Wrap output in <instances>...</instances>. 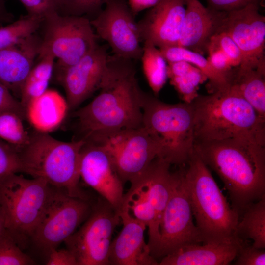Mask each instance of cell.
I'll use <instances>...</instances> for the list:
<instances>
[{
  "mask_svg": "<svg viewBox=\"0 0 265 265\" xmlns=\"http://www.w3.org/2000/svg\"><path fill=\"white\" fill-rule=\"evenodd\" d=\"M141 59L144 74L155 96L166 83L167 64L159 49L152 43L143 42Z\"/></svg>",
  "mask_w": 265,
  "mask_h": 265,
  "instance_id": "83f0119b",
  "label": "cell"
},
{
  "mask_svg": "<svg viewBox=\"0 0 265 265\" xmlns=\"http://www.w3.org/2000/svg\"><path fill=\"white\" fill-rule=\"evenodd\" d=\"M19 172L21 166L17 150L0 139V183Z\"/></svg>",
  "mask_w": 265,
  "mask_h": 265,
  "instance_id": "1f68e13d",
  "label": "cell"
},
{
  "mask_svg": "<svg viewBox=\"0 0 265 265\" xmlns=\"http://www.w3.org/2000/svg\"><path fill=\"white\" fill-rule=\"evenodd\" d=\"M195 143L231 139L265 145V119L229 88L198 96L191 103Z\"/></svg>",
  "mask_w": 265,
  "mask_h": 265,
  "instance_id": "3957f363",
  "label": "cell"
},
{
  "mask_svg": "<svg viewBox=\"0 0 265 265\" xmlns=\"http://www.w3.org/2000/svg\"><path fill=\"white\" fill-rule=\"evenodd\" d=\"M161 0H128V5L134 15L156 5Z\"/></svg>",
  "mask_w": 265,
  "mask_h": 265,
  "instance_id": "60d3db41",
  "label": "cell"
},
{
  "mask_svg": "<svg viewBox=\"0 0 265 265\" xmlns=\"http://www.w3.org/2000/svg\"><path fill=\"white\" fill-rule=\"evenodd\" d=\"M183 166V177L193 216L203 243L235 239L239 220L212 175L208 167L194 152Z\"/></svg>",
  "mask_w": 265,
  "mask_h": 265,
  "instance_id": "277c9868",
  "label": "cell"
},
{
  "mask_svg": "<svg viewBox=\"0 0 265 265\" xmlns=\"http://www.w3.org/2000/svg\"><path fill=\"white\" fill-rule=\"evenodd\" d=\"M35 262L24 253L6 230L0 236V265H29Z\"/></svg>",
  "mask_w": 265,
  "mask_h": 265,
  "instance_id": "4dcf8cb0",
  "label": "cell"
},
{
  "mask_svg": "<svg viewBox=\"0 0 265 265\" xmlns=\"http://www.w3.org/2000/svg\"><path fill=\"white\" fill-rule=\"evenodd\" d=\"M230 90L246 101L265 119V67L239 65L230 71Z\"/></svg>",
  "mask_w": 265,
  "mask_h": 265,
  "instance_id": "cb8c5ba5",
  "label": "cell"
},
{
  "mask_svg": "<svg viewBox=\"0 0 265 265\" xmlns=\"http://www.w3.org/2000/svg\"><path fill=\"white\" fill-rule=\"evenodd\" d=\"M85 142L80 138L62 141L36 131L30 133L27 143L18 151L21 172L63 188L71 196L89 200L79 185L80 152Z\"/></svg>",
  "mask_w": 265,
  "mask_h": 265,
  "instance_id": "5b68a950",
  "label": "cell"
},
{
  "mask_svg": "<svg viewBox=\"0 0 265 265\" xmlns=\"http://www.w3.org/2000/svg\"><path fill=\"white\" fill-rule=\"evenodd\" d=\"M51 186L39 178L27 179L18 173L0 183V207L6 230L17 242L30 237L46 205Z\"/></svg>",
  "mask_w": 265,
  "mask_h": 265,
  "instance_id": "ba28073f",
  "label": "cell"
},
{
  "mask_svg": "<svg viewBox=\"0 0 265 265\" xmlns=\"http://www.w3.org/2000/svg\"><path fill=\"white\" fill-rule=\"evenodd\" d=\"M207 6L215 10L229 12L241 8L250 4L261 6L263 0H206Z\"/></svg>",
  "mask_w": 265,
  "mask_h": 265,
  "instance_id": "74e56055",
  "label": "cell"
},
{
  "mask_svg": "<svg viewBox=\"0 0 265 265\" xmlns=\"http://www.w3.org/2000/svg\"><path fill=\"white\" fill-rule=\"evenodd\" d=\"M207 59L216 70L223 73L229 72L234 67L227 56L218 48L209 43L207 50Z\"/></svg>",
  "mask_w": 265,
  "mask_h": 265,
  "instance_id": "8d00e7d4",
  "label": "cell"
},
{
  "mask_svg": "<svg viewBox=\"0 0 265 265\" xmlns=\"http://www.w3.org/2000/svg\"><path fill=\"white\" fill-rule=\"evenodd\" d=\"M86 141L101 146L124 184L144 172L159 156V147L142 126L98 136Z\"/></svg>",
  "mask_w": 265,
  "mask_h": 265,
  "instance_id": "7c38bea8",
  "label": "cell"
},
{
  "mask_svg": "<svg viewBox=\"0 0 265 265\" xmlns=\"http://www.w3.org/2000/svg\"><path fill=\"white\" fill-rule=\"evenodd\" d=\"M227 13L205 7L198 0H187L177 45L203 55L212 37L220 32Z\"/></svg>",
  "mask_w": 265,
  "mask_h": 265,
  "instance_id": "d6986e66",
  "label": "cell"
},
{
  "mask_svg": "<svg viewBox=\"0 0 265 265\" xmlns=\"http://www.w3.org/2000/svg\"><path fill=\"white\" fill-rule=\"evenodd\" d=\"M187 0H161L137 22L142 42L159 49L178 45Z\"/></svg>",
  "mask_w": 265,
  "mask_h": 265,
  "instance_id": "ac0fdd59",
  "label": "cell"
},
{
  "mask_svg": "<svg viewBox=\"0 0 265 265\" xmlns=\"http://www.w3.org/2000/svg\"><path fill=\"white\" fill-rule=\"evenodd\" d=\"M44 19L28 15L0 27V50L15 45L34 34Z\"/></svg>",
  "mask_w": 265,
  "mask_h": 265,
  "instance_id": "f1b7e54d",
  "label": "cell"
},
{
  "mask_svg": "<svg viewBox=\"0 0 265 265\" xmlns=\"http://www.w3.org/2000/svg\"><path fill=\"white\" fill-rule=\"evenodd\" d=\"M243 241L237 238L224 242L186 245L162 258L159 265H229L235 259Z\"/></svg>",
  "mask_w": 265,
  "mask_h": 265,
  "instance_id": "7402d4cb",
  "label": "cell"
},
{
  "mask_svg": "<svg viewBox=\"0 0 265 265\" xmlns=\"http://www.w3.org/2000/svg\"><path fill=\"white\" fill-rule=\"evenodd\" d=\"M108 56L106 47L98 45L58 75V79L66 93L70 111H75L99 89L106 69Z\"/></svg>",
  "mask_w": 265,
  "mask_h": 265,
  "instance_id": "e0dca14e",
  "label": "cell"
},
{
  "mask_svg": "<svg viewBox=\"0 0 265 265\" xmlns=\"http://www.w3.org/2000/svg\"><path fill=\"white\" fill-rule=\"evenodd\" d=\"M235 259L234 265H265V251L243 240Z\"/></svg>",
  "mask_w": 265,
  "mask_h": 265,
  "instance_id": "836d02e7",
  "label": "cell"
},
{
  "mask_svg": "<svg viewBox=\"0 0 265 265\" xmlns=\"http://www.w3.org/2000/svg\"><path fill=\"white\" fill-rule=\"evenodd\" d=\"M8 15L4 0H0V21L6 19Z\"/></svg>",
  "mask_w": 265,
  "mask_h": 265,
  "instance_id": "7bdbcfd3",
  "label": "cell"
},
{
  "mask_svg": "<svg viewBox=\"0 0 265 265\" xmlns=\"http://www.w3.org/2000/svg\"><path fill=\"white\" fill-rule=\"evenodd\" d=\"M92 209L89 200L51 186L44 209L30 238L37 248L48 255L87 218Z\"/></svg>",
  "mask_w": 265,
  "mask_h": 265,
  "instance_id": "9c48e42d",
  "label": "cell"
},
{
  "mask_svg": "<svg viewBox=\"0 0 265 265\" xmlns=\"http://www.w3.org/2000/svg\"><path fill=\"white\" fill-rule=\"evenodd\" d=\"M106 0H76L68 9L74 15H79L97 9Z\"/></svg>",
  "mask_w": 265,
  "mask_h": 265,
  "instance_id": "ab89813d",
  "label": "cell"
},
{
  "mask_svg": "<svg viewBox=\"0 0 265 265\" xmlns=\"http://www.w3.org/2000/svg\"><path fill=\"white\" fill-rule=\"evenodd\" d=\"M167 77L180 97L191 103L198 96L199 85L207 80L198 68L184 61L168 63Z\"/></svg>",
  "mask_w": 265,
  "mask_h": 265,
  "instance_id": "484cf974",
  "label": "cell"
},
{
  "mask_svg": "<svg viewBox=\"0 0 265 265\" xmlns=\"http://www.w3.org/2000/svg\"><path fill=\"white\" fill-rule=\"evenodd\" d=\"M194 151L223 182L239 217L265 196V145L231 139L195 143Z\"/></svg>",
  "mask_w": 265,
  "mask_h": 265,
  "instance_id": "7a4b0ae2",
  "label": "cell"
},
{
  "mask_svg": "<svg viewBox=\"0 0 265 265\" xmlns=\"http://www.w3.org/2000/svg\"><path fill=\"white\" fill-rule=\"evenodd\" d=\"M44 21L45 31L40 50L50 52L57 59L58 75L98 45L90 20L85 17L62 16L54 11Z\"/></svg>",
  "mask_w": 265,
  "mask_h": 265,
  "instance_id": "30bf717a",
  "label": "cell"
},
{
  "mask_svg": "<svg viewBox=\"0 0 265 265\" xmlns=\"http://www.w3.org/2000/svg\"><path fill=\"white\" fill-rule=\"evenodd\" d=\"M209 43L220 49L230 60L234 67L241 63V52L233 39L225 32L220 31L213 35Z\"/></svg>",
  "mask_w": 265,
  "mask_h": 265,
  "instance_id": "d6a6232c",
  "label": "cell"
},
{
  "mask_svg": "<svg viewBox=\"0 0 265 265\" xmlns=\"http://www.w3.org/2000/svg\"><path fill=\"white\" fill-rule=\"evenodd\" d=\"M132 60L108 55L98 95L73 116L84 140L142 126L144 92L136 78Z\"/></svg>",
  "mask_w": 265,
  "mask_h": 265,
  "instance_id": "6da1fadb",
  "label": "cell"
},
{
  "mask_svg": "<svg viewBox=\"0 0 265 265\" xmlns=\"http://www.w3.org/2000/svg\"><path fill=\"white\" fill-rule=\"evenodd\" d=\"M123 228L111 241L109 253V265H158L150 247L145 241L146 225L142 222L119 212Z\"/></svg>",
  "mask_w": 265,
  "mask_h": 265,
  "instance_id": "ffe728a7",
  "label": "cell"
},
{
  "mask_svg": "<svg viewBox=\"0 0 265 265\" xmlns=\"http://www.w3.org/2000/svg\"><path fill=\"white\" fill-rule=\"evenodd\" d=\"M28 12V15L42 18L50 13L57 11L55 0H19Z\"/></svg>",
  "mask_w": 265,
  "mask_h": 265,
  "instance_id": "e575fe53",
  "label": "cell"
},
{
  "mask_svg": "<svg viewBox=\"0 0 265 265\" xmlns=\"http://www.w3.org/2000/svg\"><path fill=\"white\" fill-rule=\"evenodd\" d=\"M25 120L10 111L0 112V139L14 147L17 151L27 143L30 138L24 127Z\"/></svg>",
  "mask_w": 265,
  "mask_h": 265,
  "instance_id": "f546056e",
  "label": "cell"
},
{
  "mask_svg": "<svg viewBox=\"0 0 265 265\" xmlns=\"http://www.w3.org/2000/svg\"><path fill=\"white\" fill-rule=\"evenodd\" d=\"M192 216L184 180L183 166H181L177 171L172 193L162 214L159 242L151 253L153 257L162 258L182 247L203 243Z\"/></svg>",
  "mask_w": 265,
  "mask_h": 265,
  "instance_id": "4fadbf2b",
  "label": "cell"
},
{
  "mask_svg": "<svg viewBox=\"0 0 265 265\" xmlns=\"http://www.w3.org/2000/svg\"><path fill=\"white\" fill-rule=\"evenodd\" d=\"M25 111L26 120L35 131L49 133L61 125L70 110L66 98L57 91L48 89L32 99Z\"/></svg>",
  "mask_w": 265,
  "mask_h": 265,
  "instance_id": "603a6c76",
  "label": "cell"
},
{
  "mask_svg": "<svg viewBox=\"0 0 265 265\" xmlns=\"http://www.w3.org/2000/svg\"><path fill=\"white\" fill-rule=\"evenodd\" d=\"M105 8L90 20L97 37L106 41L113 54L131 60L140 59L142 42L137 23L123 0H106Z\"/></svg>",
  "mask_w": 265,
  "mask_h": 265,
  "instance_id": "5bb4252c",
  "label": "cell"
},
{
  "mask_svg": "<svg viewBox=\"0 0 265 265\" xmlns=\"http://www.w3.org/2000/svg\"><path fill=\"white\" fill-rule=\"evenodd\" d=\"M260 7L250 4L227 12L220 31L239 48L242 57L240 65L254 68L265 67V17L260 13Z\"/></svg>",
  "mask_w": 265,
  "mask_h": 265,
  "instance_id": "9a60e30c",
  "label": "cell"
},
{
  "mask_svg": "<svg viewBox=\"0 0 265 265\" xmlns=\"http://www.w3.org/2000/svg\"><path fill=\"white\" fill-rule=\"evenodd\" d=\"M41 41L34 34L0 50V82L20 98L22 86L38 55Z\"/></svg>",
  "mask_w": 265,
  "mask_h": 265,
  "instance_id": "44dd1931",
  "label": "cell"
},
{
  "mask_svg": "<svg viewBox=\"0 0 265 265\" xmlns=\"http://www.w3.org/2000/svg\"><path fill=\"white\" fill-rule=\"evenodd\" d=\"M76 0H55L58 8L62 7H66L68 8L76 1Z\"/></svg>",
  "mask_w": 265,
  "mask_h": 265,
  "instance_id": "b9f144b4",
  "label": "cell"
},
{
  "mask_svg": "<svg viewBox=\"0 0 265 265\" xmlns=\"http://www.w3.org/2000/svg\"><path fill=\"white\" fill-rule=\"evenodd\" d=\"M6 230L5 221L3 212L0 207V236Z\"/></svg>",
  "mask_w": 265,
  "mask_h": 265,
  "instance_id": "ee69618b",
  "label": "cell"
},
{
  "mask_svg": "<svg viewBox=\"0 0 265 265\" xmlns=\"http://www.w3.org/2000/svg\"><path fill=\"white\" fill-rule=\"evenodd\" d=\"M142 126L159 148L157 158L185 166L194 151V112L191 103L168 104L144 93Z\"/></svg>",
  "mask_w": 265,
  "mask_h": 265,
  "instance_id": "8992f818",
  "label": "cell"
},
{
  "mask_svg": "<svg viewBox=\"0 0 265 265\" xmlns=\"http://www.w3.org/2000/svg\"><path fill=\"white\" fill-rule=\"evenodd\" d=\"M81 227L65 241L79 265H108L112 236L121 220L119 211L102 198L92 206Z\"/></svg>",
  "mask_w": 265,
  "mask_h": 265,
  "instance_id": "8fae6325",
  "label": "cell"
},
{
  "mask_svg": "<svg viewBox=\"0 0 265 265\" xmlns=\"http://www.w3.org/2000/svg\"><path fill=\"white\" fill-rule=\"evenodd\" d=\"M47 265H79L73 254L67 248L52 251L46 262Z\"/></svg>",
  "mask_w": 265,
  "mask_h": 265,
  "instance_id": "f35d334b",
  "label": "cell"
},
{
  "mask_svg": "<svg viewBox=\"0 0 265 265\" xmlns=\"http://www.w3.org/2000/svg\"><path fill=\"white\" fill-rule=\"evenodd\" d=\"M85 141L80 152V178L119 211L124 195V183L105 150L96 143Z\"/></svg>",
  "mask_w": 265,
  "mask_h": 265,
  "instance_id": "2e32d148",
  "label": "cell"
},
{
  "mask_svg": "<svg viewBox=\"0 0 265 265\" xmlns=\"http://www.w3.org/2000/svg\"><path fill=\"white\" fill-rule=\"evenodd\" d=\"M6 111L14 112L26 120L25 110L20 100L0 82V112Z\"/></svg>",
  "mask_w": 265,
  "mask_h": 265,
  "instance_id": "d590c367",
  "label": "cell"
},
{
  "mask_svg": "<svg viewBox=\"0 0 265 265\" xmlns=\"http://www.w3.org/2000/svg\"><path fill=\"white\" fill-rule=\"evenodd\" d=\"M171 165L160 158H155L144 172L130 182L119 211L148 228L151 254L159 242V224L176 177L177 171L170 170Z\"/></svg>",
  "mask_w": 265,
  "mask_h": 265,
  "instance_id": "52a82bcc",
  "label": "cell"
},
{
  "mask_svg": "<svg viewBox=\"0 0 265 265\" xmlns=\"http://www.w3.org/2000/svg\"><path fill=\"white\" fill-rule=\"evenodd\" d=\"M241 215L236 227V237L243 240L252 239L253 246L265 249V196L247 206Z\"/></svg>",
  "mask_w": 265,
  "mask_h": 265,
  "instance_id": "4316f807",
  "label": "cell"
},
{
  "mask_svg": "<svg viewBox=\"0 0 265 265\" xmlns=\"http://www.w3.org/2000/svg\"><path fill=\"white\" fill-rule=\"evenodd\" d=\"M159 50L167 63L184 61L200 70L209 80L208 89L211 93L229 88L231 70L227 73L221 72L212 66L203 55L178 45L167 46Z\"/></svg>",
  "mask_w": 265,
  "mask_h": 265,
  "instance_id": "d4e9b609",
  "label": "cell"
}]
</instances>
